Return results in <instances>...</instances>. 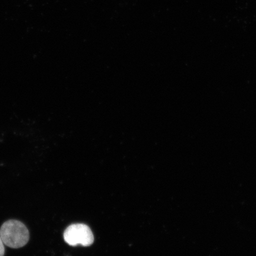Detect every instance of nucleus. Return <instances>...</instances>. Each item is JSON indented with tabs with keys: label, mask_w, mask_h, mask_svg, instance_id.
<instances>
[{
	"label": "nucleus",
	"mask_w": 256,
	"mask_h": 256,
	"mask_svg": "<svg viewBox=\"0 0 256 256\" xmlns=\"http://www.w3.org/2000/svg\"><path fill=\"white\" fill-rule=\"evenodd\" d=\"M0 236L4 245L12 248L24 247L30 240V232L24 223L10 220L2 224Z\"/></svg>",
	"instance_id": "1"
},
{
	"label": "nucleus",
	"mask_w": 256,
	"mask_h": 256,
	"mask_svg": "<svg viewBox=\"0 0 256 256\" xmlns=\"http://www.w3.org/2000/svg\"><path fill=\"white\" fill-rule=\"evenodd\" d=\"M64 238L67 244L72 246H89L94 242L92 230L83 224H72L67 227L64 232Z\"/></svg>",
	"instance_id": "2"
},
{
	"label": "nucleus",
	"mask_w": 256,
	"mask_h": 256,
	"mask_svg": "<svg viewBox=\"0 0 256 256\" xmlns=\"http://www.w3.org/2000/svg\"><path fill=\"white\" fill-rule=\"evenodd\" d=\"M5 254L4 244L0 236V256H4Z\"/></svg>",
	"instance_id": "3"
}]
</instances>
